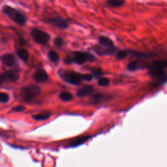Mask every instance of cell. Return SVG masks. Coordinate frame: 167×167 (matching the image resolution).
Instances as JSON below:
<instances>
[{
  "mask_svg": "<svg viewBox=\"0 0 167 167\" xmlns=\"http://www.w3.org/2000/svg\"><path fill=\"white\" fill-rule=\"evenodd\" d=\"M2 13L13 22L20 26H24L27 24V18L20 10L10 5H4L2 8Z\"/></svg>",
  "mask_w": 167,
  "mask_h": 167,
  "instance_id": "1",
  "label": "cell"
},
{
  "mask_svg": "<svg viewBox=\"0 0 167 167\" xmlns=\"http://www.w3.org/2000/svg\"><path fill=\"white\" fill-rule=\"evenodd\" d=\"M41 93V88L37 85L31 84L28 86H24L21 90V97L25 102L32 101Z\"/></svg>",
  "mask_w": 167,
  "mask_h": 167,
  "instance_id": "2",
  "label": "cell"
},
{
  "mask_svg": "<svg viewBox=\"0 0 167 167\" xmlns=\"http://www.w3.org/2000/svg\"><path fill=\"white\" fill-rule=\"evenodd\" d=\"M84 74L72 71H64L60 72L61 78L65 82L73 85H78L84 80Z\"/></svg>",
  "mask_w": 167,
  "mask_h": 167,
  "instance_id": "3",
  "label": "cell"
},
{
  "mask_svg": "<svg viewBox=\"0 0 167 167\" xmlns=\"http://www.w3.org/2000/svg\"><path fill=\"white\" fill-rule=\"evenodd\" d=\"M71 57L72 63H75L78 65H82L87 61L92 62L95 60V57L89 52L77 51L73 52Z\"/></svg>",
  "mask_w": 167,
  "mask_h": 167,
  "instance_id": "4",
  "label": "cell"
},
{
  "mask_svg": "<svg viewBox=\"0 0 167 167\" xmlns=\"http://www.w3.org/2000/svg\"><path fill=\"white\" fill-rule=\"evenodd\" d=\"M30 34L32 39L36 43L39 45H46L50 39V36L48 33L38 28L31 29Z\"/></svg>",
  "mask_w": 167,
  "mask_h": 167,
  "instance_id": "5",
  "label": "cell"
},
{
  "mask_svg": "<svg viewBox=\"0 0 167 167\" xmlns=\"http://www.w3.org/2000/svg\"><path fill=\"white\" fill-rule=\"evenodd\" d=\"M47 22L53 27L61 29H66L69 27V22L66 19L60 17L50 18L47 20Z\"/></svg>",
  "mask_w": 167,
  "mask_h": 167,
  "instance_id": "6",
  "label": "cell"
},
{
  "mask_svg": "<svg viewBox=\"0 0 167 167\" xmlns=\"http://www.w3.org/2000/svg\"><path fill=\"white\" fill-rule=\"evenodd\" d=\"M3 81L16 82L19 79V72L17 70H9L3 73L2 75Z\"/></svg>",
  "mask_w": 167,
  "mask_h": 167,
  "instance_id": "7",
  "label": "cell"
},
{
  "mask_svg": "<svg viewBox=\"0 0 167 167\" xmlns=\"http://www.w3.org/2000/svg\"><path fill=\"white\" fill-rule=\"evenodd\" d=\"M2 64L6 67H13L17 62V59L14 55L12 53L4 54L0 57Z\"/></svg>",
  "mask_w": 167,
  "mask_h": 167,
  "instance_id": "8",
  "label": "cell"
},
{
  "mask_svg": "<svg viewBox=\"0 0 167 167\" xmlns=\"http://www.w3.org/2000/svg\"><path fill=\"white\" fill-rule=\"evenodd\" d=\"M33 78L37 82L44 83L48 80L49 76L44 69H39L34 73Z\"/></svg>",
  "mask_w": 167,
  "mask_h": 167,
  "instance_id": "9",
  "label": "cell"
},
{
  "mask_svg": "<svg viewBox=\"0 0 167 167\" xmlns=\"http://www.w3.org/2000/svg\"><path fill=\"white\" fill-rule=\"evenodd\" d=\"M115 50L116 49H107L104 48V47L102 46H94L93 50L95 52V53H97L99 56H104V55H109V54H112L115 52Z\"/></svg>",
  "mask_w": 167,
  "mask_h": 167,
  "instance_id": "10",
  "label": "cell"
},
{
  "mask_svg": "<svg viewBox=\"0 0 167 167\" xmlns=\"http://www.w3.org/2000/svg\"><path fill=\"white\" fill-rule=\"evenodd\" d=\"M98 41L100 45L104 47V48H107V49L115 48L113 41L109 37H105V36L99 37Z\"/></svg>",
  "mask_w": 167,
  "mask_h": 167,
  "instance_id": "11",
  "label": "cell"
},
{
  "mask_svg": "<svg viewBox=\"0 0 167 167\" xmlns=\"http://www.w3.org/2000/svg\"><path fill=\"white\" fill-rule=\"evenodd\" d=\"M93 89L91 86H87L84 87L81 89H80L79 90H78L76 93V95L78 97H84L86 95H89V94L91 93V92L93 91Z\"/></svg>",
  "mask_w": 167,
  "mask_h": 167,
  "instance_id": "12",
  "label": "cell"
},
{
  "mask_svg": "<svg viewBox=\"0 0 167 167\" xmlns=\"http://www.w3.org/2000/svg\"><path fill=\"white\" fill-rule=\"evenodd\" d=\"M17 54L20 60H22L24 62H27L29 60V54L28 51L23 48L19 49L17 50Z\"/></svg>",
  "mask_w": 167,
  "mask_h": 167,
  "instance_id": "13",
  "label": "cell"
},
{
  "mask_svg": "<svg viewBox=\"0 0 167 167\" xmlns=\"http://www.w3.org/2000/svg\"><path fill=\"white\" fill-rule=\"evenodd\" d=\"M51 116V113L49 111H43L37 114L33 115V118L37 121H43L49 119Z\"/></svg>",
  "mask_w": 167,
  "mask_h": 167,
  "instance_id": "14",
  "label": "cell"
},
{
  "mask_svg": "<svg viewBox=\"0 0 167 167\" xmlns=\"http://www.w3.org/2000/svg\"><path fill=\"white\" fill-rule=\"evenodd\" d=\"M125 2L124 0H107L108 5L112 7H119L124 5Z\"/></svg>",
  "mask_w": 167,
  "mask_h": 167,
  "instance_id": "15",
  "label": "cell"
},
{
  "mask_svg": "<svg viewBox=\"0 0 167 167\" xmlns=\"http://www.w3.org/2000/svg\"><path fill=\"white\" fill-rule=\"evenodd\" d=\"M90 137H87V136H86V137H82L79 138L75 139L70 144V146L71 147H75V146H78L80 144H82L83 143H84L86 141H87Z\"/></svg>",
  "mask_w": 167,
  "mask_h": 167,
  "instance_id": "16",
  "label": "cell"
},
{
  "mask_svg": "<svg viewBox=\"0 0 167 167\" xmlns=\"http://www.w3.org/2000/svg\"><path fill=\"white\" fill-rule=\"evenodd\" d=\"M48 57H49V59L53 63H56L60 60L59 54L54 50L49 51L48 54Z\"/></svg>",
  "mask_w": 167,
  "mask_h": 167,
  "instance_id": "17",
  "label": "cell"
},
{
  "mask_svg": "<svg viewBox=\"0 0 167 167\" xmlns=\"http://www.w3.org/2000/svg\"><path fill=\"white\" fill-rule=\"evenodd\" d=\"M60 98L64 101H69L72 100V95L69 92H62L60 93Z\"/></svg>",
  "mask_w": 167,
  "mask_h": 167,
  "instance_id": "18",
  "label": "cell"
},
{
  "mask_svg": "<svg viewBox=\"0 0 167 167\" xmlns=\"http://www.w3.org/2000/svg\"><path fill=\"white\" fill-rule=\"evenodd\" d=\"M65 44V41L61 37H57L54 39V45L56 47H62Z\"/></svg>",
  "mask_w": 167,
  "mask_h": 167,
  "instance_id": "19",
  "label": "cell"
},
{
  "mask_svg": "<svg viewBox=\"0 0 167 167\" xmlns=\"http://www.w3.org/2000/svg\"><path fill=\"white\" fill-rule=\"evenodd\" d=\"M98 84L99 85H100L101 86H107L109 85L110 84V80L108 79V78H99V80L98 81Z\"/></svg>",
  "mask_w": 167,
  "mask_h": 167,
  "instance_id": "20",
  "label": "cell"
},
{
  "mask_svg": "<svg viewBox=\"0 0 167 167\" xmlns=\"http://www.w3.org/2000/svg\"><path fill=\"white\" fill-rule=\"evenodd\" d=\"M9 101V96L8 94L0 92V103H6Z\"/></svg>",
  "mask_w": 167,
  "mask_h": 167,
  "instance_id": "21",
  "label": "cell"
},
{
  "mask_svg": "<svg viewBox=\"0 0 167 167\" xmlns=\"http://www.w3.org/2000/svg\"><path fill=\"white\" fill-rule=\"evenodd\" d=\"M127 54L126 52L124 50H120L117 52L116 57L118 60H123V59H125V57H127Z\"/></svg>",
  "mask_w": 167,
  "mask_h": 167,
  "instance_id": "22",
  "label": "cell"
},
{
  "mask_svg": "<svg viewBox=\"0 0 167 167\" xmlns=\"http://www.w3.org/2000/svg\"><path fill=\"white\" fill-rule=\"evenodd\" d=\"M137 67V61H131L129 63V64L127 65V69L129 71H134Z\"/></svg>",
  "mask_w": 167,
  "mask_h": 167,
  "instance_id": "23",
  "label": "cell"
},
{
  "mask_svg": "<svg viewBox=\"0 0 167 167\" xmlns=\"http://www.w3.org/2000/svg\"><path fill=\"white\" fill-rule=\"evenodd\" d=\"M91 71L93 73V75L95 76H99L102 74V71L99 68H93L91 69Z\"/></svg>",
  "mask_w": 167,
  "mask_h": 167,
  "instance_id": "24",
  "label": "cell"
},
{
  "mask_svg": "<svg viewBox=\"0 0 167 167\" xmlns=\"http://www.w3.org/2000/svg\"><path fill=\"white\" fill-rule=\"evenodd\" d=\"M104 97V96L103 95H101V94H98V95H94L92 97V102L97 103H99V101H101V99Z\"/></svg>",
  "mask_w": 167,
  "mask_h": 167,
  "instance_id": "25",
  "label": "cell"
},
{
  "mask_svg": "<svg viewBox=\"0 0 167 167\" xmlns=\"http://www.w3.org/2000/svg\"><path fill=\"white\" fill-rule=\"evenodd\" d=\"M24 110H25V108L23 106H17L13 108V111L18 112H22L24 111Z\"/></svg>",
  "mask_w": 167,
  "mask_h": 167,
  "instance_id": "26",
  "label": "cell"
},
{
  "mask_svg": "<svg viewBox=\"0 0 167 167\" xmlns=\"http://www.w3.org/2000/svg\"><path fill=\"white\" fill-rule=\"evenodd\" d=\"M93 78V75H90V74H86L84 75V80L85 81H87L90 82L92 80Z\"/></svg>",
  "mask_w": 167,
  "mask_h": 167,
  "instance_id": "27",
  "label": "cell"
},
{
  "mask_svg": "<svg viewBox=\"0 0 167 167\" xmlns=\"http://www.w3.org/2000/svg\"><path fill=\"white\" fill-rule=\"evenodd\" d=\"M2 79V77H1V76H0V80H1Z\"/></svg>",
  "mask_w": 167,
  "mask_h": 167,
  "instance_id": "28",
  "label": "cell"
}]
</instances>
